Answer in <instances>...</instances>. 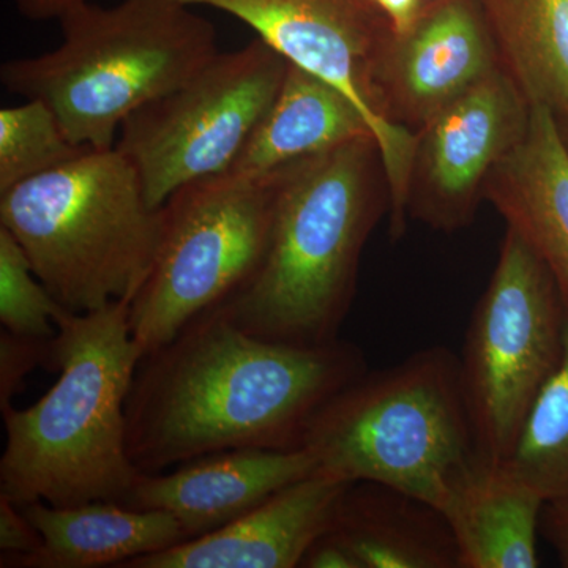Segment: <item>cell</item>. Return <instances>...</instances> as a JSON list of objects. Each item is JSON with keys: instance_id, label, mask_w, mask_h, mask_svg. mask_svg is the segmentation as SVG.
Instances as JSON below:
<instances>
[{"instance_id": "8992f818", "label": "cell", "mask_w": 568, "mask_h": 568, "mask_svg": "<svg viewBox=\"0 0 568 568\" xmlns=\"http://www.w3.org/2000/svg\"><path fill=\"white\" fill-rule=\"evenodd\" d=\"M302 448L321 473L375 481L440 511L454 481L478 457L459 358L433 346L366 372L325 403Z\"/></svg>"}, {"instance_id": "44dd1931", "label": "cell", "mask_w": 568, "mask_h": 568, "mask_svg": "<svg viewBox=\"0 0 568 568\" xmlns=\"http://www.w3.org/2000/svg\"><path fill=\"white\" fill-rule=\"evenodd\" d=\"M500 465L547 500L568 493V316L559 364L534 399L510 457Z\"/></svg>"}, {"instance_id": "83f0119b", "label": "cell", "mask_w": 568, "mask_h": 568, "mask_svg": "<svg viewBox=\"0 0 568 568\" xmlns=\"http://www.w3.org/2000/svg\"><path fill=\"white\" fill-rule=\"evenodd\" d=\"M89 0H14L18 11L26 20L63 21Z\"/></svg>"}, {"instance_id": "8fae6325", "label": "cell", "mask_w": 568, "mask_h": 568, "mask_svg": "<svg viewBox=\"0 0 568 568\" xmlns=\"http://www.w3.org/2000/svg\"><path fill=\"white\" fill-rule=\"evenodd\" d=\"M530 108L500 69L433 115L414 133L407 219L447 234L469 226L489 175L525 136Z\"/></svg>"}, {"instance_id": "6da1fadb", "label": "cell", "mask_w": 568, "mask_h": 568, "mask_svg": "<svg viewBox=\"0 0 568 568\" xmlns=\"http://www.w3.org/2000/svg\"><path fill=\"white\" fill-rule=\"evenodd\" d=\"M366 372L354 343L267 342L215 306L141 358L126 399L130 458L160 474L219 452L297 450L325 403Z\"/></svg>"}, {"instance_id": "52a82bcc", "label": "cell", "mask_w": 568, "mask_h": 568, "mask_svg": "<svg viewBox=\"0 0 568 568\" xmlns=\"http://www.w3.org/2000/svg\"><path fill=\"white\" fill-rule=\"evenodd\" d=\"M278 185L280 170L257 178L224 173L171 194L155 263L130 308L142 357L252 278L271 239Z\"/></svg>"}, {"instance_id": "cb8c5ba5", "label": "cell", "mask_w": 568, "mask_h": 568, "mask_svg": "<svg viewBox=\"0 0 568 568\" xmlns=\"http://www.w3.org/2000/svg\"><path fill=\"white\" fill-rule=\"evenodd\" d=\"M51 339L0 334V410L13 406V398L24 388L26 377L37 366H47L51 357Z\"/></svg>"}, {"instance_id": "4316f807", "label": "cell", "mask_w": 568, "mask_h": 568, "mask_svg": "<svg viewBox=\"0 0 568 568\" xmlns=\"http://www.w3.org/2000/svg\"><path fill=\"white\" fill-rule=\"evenodd\" d=\"M301 567L304 568H358L353 556L345 548L339 547L331 537L317 538L315 544L302 559Z\"/></svg>"}, {"instance_id": "9a60e30c", "label": "cell", "mask_w": 568, "mask_h": 568, "mask_svg": "<svg viewBox=\"0 0 568 568\" xmlns=\"http://www.w3.org/2000/svg\"><path fill=\"white\" fill-rule=\"evenodd\" d=\"M485 201L548 268L568 316V144L548 108L532 104L528 130L489 175Z\"/></svg>"}, {"instance_id": "484cf974", "label": "cell", "mask_w": 568, "mask_h": 568, "mask_svg": "<svg viewBox=\"0 0 568 568\" xmlns=\"http://www.w3.org/2000/svg\"><path fill=\"white\" fill-rule=\"evenodd\" d=\"M545 536L558 551L560 562L568 568V493L545 503Z\"/></svg>"}, {"instance_id": "5b68a950", "label": "cell", "mask_w": 568, "mask_h": 568, "mask_svg": "<svg viewBox=\"0 0 568 568\" xmlns=\"http://www.w3.org/2000/svg\"><path fill=\"white\" fill-rule=\"evenodd\" d=\"M164 224L140 174L118 149L77 159L0 193V226L40 282L73 313L133 302L151 274Z\"/></svg>"}, {"instance_id": "5bb4252c", "label": "cell", "mask_w": 568, "mask_h": 568, "mask_svg": "<svg viewBox=\"0 0 568 568\" xmlns=\"http://www.w3.org/2000/svg\"><path fill=\"white\" fill-rule=\"evenodd\" d=\"M316 470V459L305 448L219 452L183 463L170 474L142 473L122 506L166 511L192 540L230 525Z\"/></svg>"}, {"instance_id": "7402d4cb", "label": "cell", "mask_w": 568, "mask_h": 568, "mask_svg": "<svg viewBox=\"0 0 568 568\" xmlns=\"http://www.w3.org/2000/svg\"><path fill=\"white\" fill-rule=\"evenodd\" d=\"M91 148L70 141L55 112L41 100L0 111V193L48 173Z\"/></svg>"}, {"instance_id": "f1b7e54d", "label": "cell", "mask_w": 568, "mask_h": 568, "mask_svg": "<svg viewBox=\"0 0 568 568\" xmlns=\"http://www.w3.org/2000/svg\"><path fill=\"white\" fill-rule=\"evenodd\" d=\"M390 22L392 31H406L420 13L425 0H369Z\"/></svg>"}, {"instance_id": "d6986e66", "label": "cell", "mask_w": 568, "mask_h": 568, "mask_svg": "<svg viewBox=\"0 0 568 568\" xmlns=\"http://www.w3.org/2000/svg\"><path fill=\"white\" fill-rule=\"evenodd\" d=\"M362 136L375 134L345 93L290 63L274 102L227 173L271 174Z\"/></svg>"}, {"instance_id": "ffe728a7", "label": "cell", "mask_w": 568, "mask_h": 568, "mask_svg": "<svg viewBox=\"0 0 568 568\" xmlns=\"http://www.w3.org/2000/svg\"><path fill=\"white\" fill-rule=\"evenodd\" d=\"M504 69L568 129V0H480Z\"/></svg>"}, {"instance_id": "277c9868", "label": "cell", "mask_w": 568, "mask_h": 568, "mask_svg": "<svg viewBox=\"0 0 568 568\" xmlns=\"http://www.w3.org/2000/svg\"><path fill=\"white\" fill-rule=\"evenodd\" d=\"M61 26V47L3 63L0 80L14 95L47 103L71 142L100 151L114 148L133 112L219 52L212 22L179 0L89 2Z\"/></svg>"}, {"instance_id": "2e32d148", "label": "cell", "mask_w": 568, "mask_h": 568, "mask_svg": "<svg viewBox=\"0 0 568 568\" xmlns=\"http://www.w3.org/2000/svg\"><path fill=\"white\" fill-rule=\"evenodd\" d=\"M22 510L39 529L43 545L32 555L0 556L2 568H121L186 540L173 515L119 503L73 507L32 503Z\"/></svg>"}, {"instance_id": "603a6c76", "label": "cell", "mask_w": 568, "mask_h": 568, "mask_svg": "<svg viewBox=\"0 0 568 568\" xmlns=\"http://www.w3.org/2000/svg\"><path fill=\"white\" fill-rule=\"evenodd\" d=\"M63 306L33 272L31 260L7 227L0 226V323L14 335L54 338Z\"/></svg>"}, {"instance_id": "7a4b0ae2", "label": "cell", "mask_w": 568, "mask_h": 568, "mask_svg": "<svg viewBox=\"0 0 568 568\" xmlns=\"http://www.w3.org/2000/svg\"><path fill=\"white\" fill-rule=\"evenodd\" d=\"M390 192L379 144L362 136L280 170L267 250L222 306L246 334L295 346L336 342L362 253Z\"/></svg>"}, {"instance_id": "4fadbf2b", "label": "cell", "mask_w": 568, "mask_h": 568, "mask_svg": "<svg viewBox=\"0 0 568 568\" xmlns=\"http://www.w3.org/2000/svg\"><path fill=\"white\" fill-rule=\"evenodd\" d=\"M353 481L316 470L268 496L230 525L141 556L121 568H294L331 529Z\"/></svg>"}, {"instance_id": "ac0fdd59", "label": "cell", "mask_w": 568, "mask_h": 568, "mask_svg": "<svg viewBox=\"0 0 568 568\" xmlns=\"http://www.w3.org/2000/svg\"><path fill=\"white\" fill-rule=\"evenodd\" d=\"M325 536L358 568H459L447 519L416 497L375 481H353Z\"/></svg>"}, {"instance_id": "d4e9b609", "label": "cell", "mask_w": 568, "mask_h": 568, "mask_svg": "<svg viewBox=\"0 0 568 568\" xmlns=\"http://www.w3.org/2000/svg\"><path fill=\"white\" fill-rule=\"evenodd\" d=\"M43 545L39 529L32 525L22 507L0 496V551L9 556H28Z\"/></svg>"}, {"instance_id": "9c48e42d", "label": "cell", "mask_w": 568, "mask_h": 568, "mask_svg": "<svg viewBox=\"0 0 568 568\" xmlns=\"http://www.w3.org/2000/svg\"><path fill=\"white\" fill-rule=\"evenodd\" d=\"M290 62L260 37L216 52L189 81L133 112L114 148L140 174L152 207L186 183L227 173L282 88Z\"/></svg>"}, {"instance_id": "ba28073f", "label": "cell", "mask_w": 568, "mask_h": 568, "mask_svg": "<svg viewBox=\"0 0 568 568\" xmlns=\"http://www.w3.org/2000/svg\"><path fill=\"white\" fill-rule=\"evenodd\" d=\"M567 312L536 253L507 230L459 358L478 457H510L534 399L562 355Z\"/></svg>"}, {"instance_id": "7c38bea8", "label": "cell", "mask_w": 568, "mask_h": 568, "mask_svg": "<svg viewBox=\"0 0 568 568\" xmlns=\"http://www.w3.org/2000/svg\"><path fill=\"white\" fill-rule=\"evenodd\" d=\"M504 69L480 0H425L416 21L381 48L373 67L377 115L416 133L433 115Z\"/></svg>"}, {"instance_id": "30bf717a", "label": "cell", "mask_w": 568, "mask_h": 568, "mask_svg": "<svg viewBox=\"0 0 568 568\" xmlns=\"http://www.w3.org/2000/svg\"><path fill=\"white\" fill-rule=\"evenodd\" d=\"M211 7L250 26L261 40L321 80L331 82L361 110L375 134L390 192V234L406 230V189L414 133L377 115L372 73L392 33L387 18L369 0H179Z\"/></svg>"}, {"instance_id": "e0dca14e", "label": "cell", "mask_w": 568, "mask_h": 568, "mask_svg": "<svg viewBox=\"0 0 568 568\" xmlns=\"http://www.w3.org/2000/svg\"><path fill=\"white\" fill-rule=\"evenodd\" d=\"M545 499L503 465L477 457L452 485L440 514L459 568H536Z\"/></svg>"}, {"instance_id": "3957f363", "label": "cell", "mask_w": 568, "mask_h": 568, "mask_svg": "<svg viewBox=\"0 0 568 568\" xmlns=\"http://www.w3.org/2000/svg\"><path fill=\"white\" fill-rule=\"evenodd\" d=\"M132 302L55 320L48 368L59 379L28 409L3 410L0 496L18 506L122 504L141 470L126 446V399L142 354Z\"/></svg>"}]
</instances>
